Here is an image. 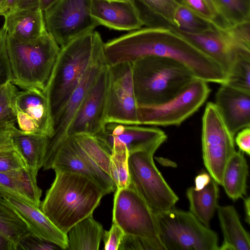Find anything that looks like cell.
Returning a JSON list of instances; mask_svg holds the SVG:
<instances>
[{
	"label": "cell",
	"mask_w": 250,
	"mask_h": 250,
	"mask_svg": "<svg viewBox=\"0 0 250 250\" xmlns=\"http://www.w3.org/2000/svg\"><path fill=\"white\" fill-rule=\"evenodd\" d=\"M109 66L149 56L173 60L206 82L222 84L226 74L212 59L171 28L141 27L104 43Z\"/></svg>",
	"instance_id": "1"
},
{
	"label": "cell",
	"mask_w": 250,
	"mask_h": 250,
	"mask_svg": "<svg viewBox=\"0 0 250 250\" xmlns=\"http://www.w3.org/2000/svg\"><path fill=\"white\" fill-rule=\"evenodd\" d=\"M54 171L55 179L40 208L60 230L67 234L76 224L93 214L104 194L98 185L86 176Z\"/></svg>",
	"instance_id": "2"
},
{
	"label": "cell",
	"mask_w": 250,
	"mask_h": 250,
	"mask_svg": "<svg viewBox=\"0 0 250 250\" xmlns=\"http://www.w3.org/2000/svg\"><path fill=\"white\" fill-rule=\"evenodd\" d=\"M138 105H157L178 94L195 77L185 66L165 57L149 56L131 63Z\"/></svg>",
	"instance_id": "3"
},
{
	"label": "cell",
	"mask_w": 250,
	"mask_h": 250,
	"mask_svg": "<svg viewBox=\"0 0 250 250\" xmlns=\"http://www.w3.org/2000/svg\"><path fill=\"white\" fill-rule=\"evenodd\" d=\"M6 49L12 83L23 90H44L60 46L47 31L28 42H19L7 35Z\"/></svg>",
	"instance_id": "4"
},
{
	"label": "cell",
	"mask_w": 250,
	"mask_h": 250,
	"mask_svg": "<svg viewBox=\"0 0 250 250\" xmlns=\"http://www.w3.org/2000/svg\"><path fill=\"white\" fill-rule=\"evenodd\" d=\"M92 32L83 34L60 47L44 89L53 121L79 84L91 61Z\"/></svg>",
	"instance_id": "5"
},
{
	"label": "cell",
	"mask_w": 250,
	"mask_h": 250,
	"mask_svg": "<svg viewBox=\"0 0 250 250\" xmlns=\"http://www.w3.org/2000/svg\"><path fill=\"white\" fill-rule=\"evenodd\" d=\"M155 215L164 250H219L217 233L190 211L174 207Z\"/></svg>",
	"instance_id": "6"
},
{
	"label": "cell",
	"mask_w": 250,
	"mask_h": 250,
	"mask_svg": "<svg viewBox=\"0 0 250 250\" xmlns=\"http://www.w3.org/2000/svg\"><path fill=\"white\" fill-rule=\"evenodd\" d=\"M154 153L138 151L129 154V185L154 214L175 207L179 198L153 161Z\"/></svg>",
	"instance_id": "7"
},
{
	"label": "cell",
	"mask_w": 250,
	"mask_h": 250,
	"mask_svg": "<svg viewBox=\"0 0 250 250\" xmlns=\"http://www.w3.org/2000/svg\"><path fill=\"white\" fill-rule=\"evenodd\" d=\"M210 91L207 82L195 78L178 94L165 103L138 105L140 125H179L200 108Z\"/></svg>",
	"instance_id": "8"
},
{
	"label": "cell",
	"mask_w": 250,
	"mask_h": 250,
	"mask_svg": "<svg viewBox=\"0 0 250 250\" xmlns=\"http://www.w3.org/2000/svg\"><path fill=\"white\" fill-rule=\"evenodd\" d=\"M234 137L214 103L208 102L202 118V156L208 173L219 185L226 165L235 151Z\"/></svg>",
	"instance_id": "9"
},
{
	"label": "cell",
	"mask_w": 250,
	"mask_h": 250,
	"mask_svg": "<svg viewBox=\"0 0 250 250\" xmlns=\"http://www.w3.org/2000/svg\"><path fill=\"white\" fill-rule=\"evenodd\" d=\"M91 3L92 0H59L43 12L46 30L60 47L99 25L91 15Z\"/></svg>",
	"instance_id": "10"
},
{
	"label": "cell",
	"mask_w": 250,
	"mask_h": 250,
	"mask_svg": "<svg viewBox=\"0 0 250 250\" xmlns=\"http://www.w3.org/2000/svg\"><path fill=\"white\" fill-rule=\"evenodd\" d=\"M112 222L118 225L125 234L147 239L158 250H164L158 236L155 214L129 187L115 190Z\"/></svg>",
	"instance_id": "11"
},
{
	"label": "cell",
	"mask_w": 250,
	"mask_h": 250,
	"mask_svg": "<svg viewBox=\"0 0 250 250\" xmlns=\"http://www.w3.org/2000/svg\"><path fill=\"white\" fill-rule=\"evenodd\" d=\"M109 66L105 122L140 125L131 63Z\"/></svg>",
	"instance_id": "12"
},
{
	"label": "cell",
	"mask_w": 250,
	"mask_h": 250,
	"mask_svg": "<svg viewBox=\"0 0 250 250\" xmlns=\"http://www.w3.org/2000/svg\"><path fill=\"white\" fill-rule=\"evenodd\" d=\"M91 61L79 84L53 119V133L49 138L47 150L51 149L67 136L68 128L90 87L103 68L107 64L104 42L100 34L94 31Z\"/></svg>",
	"instance_id": "13"
},
{
	"label": "cell",
	"mask_w": 250,
	"mask_h": 250,
	"mask_svg": "<svg viewBox=\"0 0 250 250\" xmlns=\"http://www.w3.org/2000/svg\"><path fill=\"white\" fill-rule=\"evenodd\" d=\"M109 66L105 65L90 87L72 121L67 135L87 134L93 136L104 127Z\"/></svg>",
	"instance_id": "14"
},
{
	"label": "cell",
	"mask_w": 250,
	"mask_h": 250,
	"mask_svg": "<svg viewBox=\"0 0 250 250\" xmlns=\"http://www.w3.org/2000/svg\"><path fill=\"white\" fill-rule=\"evenodd\" d=\"M19 129L27 133L50 138L53 133V121L44 90L29 89L18 91L14 100Z\"/></svg>",
	"instance_id": "15"
},
{
	"label": "cell",
	"mask_w": 250,
	"mask_h": 250,
	"mask_svg": "<svg viewBox=\"0 0 250 250\" xmlns=\"http://www.w3.org/2000/svg\"><path fill=\"white\" fill-rule=\"evenodd\" d=\"M94 137L101 143L111 140L121 142L126 146L129 154L138 151L154 154L167 139L165 133L158 128L117 123L106 124Z\"/></svg>",
	"instance_id": "16"
},
{
	"label": "cell",
	"mask_w": 250,
	"mask_h": 250,
	"mask_svg": "<svg viewBox=\"0 0 250 250\" xmlns=\"http://www.w3.org/2000/svg\"><path fill=\"white\" fill-rule=\"evenodd\" d=\"M171 28L215 62L224 71L226 76L237 50L239 48H246L234 41L228 28L220 29L214 26L209 31L193 33Z\"/></svg>",
	"instance_id": "17"
},
{
	"label": "cell",
	"mask_w": 250,
	"mask_h": 250,
	"mask_svg": "<svg viewBox=\"0 0 250 250\" xmlns=\"http://www.w3.org/2000/svg\"><path fill=\"white\" fill-rule=\"evenodd\" d=\"M215 101L216 108L232 135L250 127V93L221 84Z\"/></svg>",
	"instance_id": "18"
},
{
	"label": "cell",
	"mask_w": 250,
	"mask_h": 250,
	"mask_svg": "<svg viewBox=\"0 0 250 250\" xmlns=\"http://www.w3.org/2000/svg\"><path fill=\"white\" fill-rule=\"evenodd\" d=\"M8 204L21 218L30 233L62 250L67 247L66 234L60 230L39 208L0 193Z\"/></svg>",
	"instance_id": "19"
},
{
	"label": "cell",
	"mask_w": 250,
	"mask_h": 250,
	"mask_svg": "<svg viewBox=\"0 0 250 250\" xmlns=\"http://www.w3.org/2000/svg\"><path fill=\"white\" fill-rule=\"evenodd\" d=\"M91 13L99 25L111 29L131 31L143 26L131 0H92Z\"/></svg>",
	"instance_id": "20"
},
{
	"label": "cell",
	"mask_w": 250,
	"mask_h": 250,
	"mask_svg": "<svg viewBox=\"0 0 250 250\" xmlns=\"http://www.w3.org/2000/svg\"><path fill=\"white\" fill-rule=\"evenodd\" d=\"M3 17V26L7 35L18 41H30L47 32L43 12L40 8L16 10Z\"/></svg>",
	"instance_id": "21"
},
{
	"label": "cell",
	"mask_w": 250,
	"mask_h": 250,
	"mask_svg": "<svg viewBox=\"0 0 250 250\" xmlns=\"http://www.w3.org/2000/svg\"><path fill=\"white\" fill-rule=\"evenodd\" d=\"M143 25L146 27H174V17L184 0H131Z\"/></svg>",
	"instance_id": "22"
},
{
	"label": "cell",
	"mask_w": 250,
	"mask_h": 250,
	"mask_svg": "<svg viewBox=\"0 0 250 250\" xmlns=\"http://www.w3.org/2000/svg\"><path fill=\"white\" fill-rule=\"evenodd\" d=\"M224 241L219 250H250V237L231 205L218 206L216 209Z\"/></svg>",
	"instance_id": "23"
},
{
	"label": "cell",
	"mask_w": 250,
	"mask_h": 250,
	"mask_svg": "<svg viewBox=\"0 0 250 250\" xmlns=\"http://www.w3.org/2000/svg\"><path fill=\"white\" fill-rule=\"evenodd\" d=\"M12 138L16 150L23 159L26 166L38 174L44 165L49 137L43 135L25 133L14 126Z\"/></svg>",
	"instance_id": "24"
},
{
	"label": "cell",
	"mask_w": 250,
	"mask_h": 250,
	"mask_svg": "<svg viewBox=\"0 0 250 250\" xmlns=\"http://www.w3.org/2000/svg\"><path fill=\"white\" fill-rule=\"evenodd\" d=\"M186 195L190 212L203 224L209 228L210 222L218 206V184L212 178L202 189L196 190L193 187L188 188Z\"/></svg>",
	"instance_id": "25"
},
{
	"label": "cell",
	"mask_w": 250,
	"mask_h": 250,
	"mask_svg": "<svg viewBox=\"0 0 250 250\" xmlns=\"http://www.w3.org/2000/svg\"><path fill=\"white\" fill-rule=\"evenodd\" d=\"M248 174V165L244 153L235 151L226 165L221 184L227 195L233 201L246 195Z\"/></svg>",
	"instance_id": "26"
},
{
	"label": "cell",
	"mask_w": 250,
	"mask_h": 250,
	"mask_svg": "<svg viewBox=\"0 0 250 250\" xmlns=\"http://www.w3.org/2000/svg\"><path fill=\"white\" fill-rule=\"evenodd\" d=\"M93 214L82 220L67 233L68 250H98L104 232Z\"/></svg>",
	"instance_id": "27"
},
{
	"label": "cell",
	"mask_w": 250,
	"mask_h": 250,
	"mask_svg": "<svg viewBox=\"0 0 250 250\" xmlns=\"http://www.w3.org/2000/svg\"><path fill=\"white\" fill-rule=\"evenodd\" d=\"M100 144L110 153V177L117 189L127 188L130 180L128 165L129 153L126 146L116 140Z\"/></svg>",
	"instance_id": "28"
},
{
	"label": "cell",
	"mask_w": 250,
	"mask_h": 250,
	"mask_svg": "<svg viewBox=\"0 0 250 250\" xmlns=\"http://www.w3.org/2000/svg\"><path fill=\"white\" fill-rule=\"evenodd\" d=\"M222 84L250 93V49L239 48L237 50Z\"/></svg>",
	"instance_id": "29"
},
{
	"label": "cell",
	"mask_w": 250,
	"mask_h": 250,
	"mask_svg": "<svg viewBox=\"0 0 250 250\" xmlns=\"http://www.w3.org/2000/svg\"><path fill=\"white\" fill-rule=\"evenodd\" d=\"M29 232L26 225L8 204L0 193V233L16 247L21 239Z\"/></svg>",
	"instance_id": "30"
},
{
	"label": "cell",
	"mask_w": 250,
	"mask_h": 250,
	"mask_svg": "<svg viewBox=\"0 0 250 250\" xmlns=\"http://www.w3.org/2000/svg\"><path fill=\"white\" fill-rule=\"evenodd\" d=\"M175 28L180 31L203 33L211 30L213 25L183 4L176 10L174 17Z\"/></svg>",
	"instance_id": "31"
},
{
	"label": "cell",
	"mask_w": 250,
	"mask_h": 250,
	"mask_svg": "<svg viewBox=\"0 0 250 250\" xmlns=\"http://www.w3.org/2000/svg\"><path fill=\"white\" fill-rule=\"evenodd\" d=\"M28 187L27 178L21 168L0 172V193L7 194L28 203L26 196Z\"/></svg>",
	"instance_id": "32"
},
{
	"label": "cell",
	"mask_w": 250,
	"mask_h": 250,
	"mask_svg": "<svg viewBox=\"0 0 250 250\" xmlns=\"http://www.w3.org/2000/svg\"><path fill=\"white\" fill-rule=\"evenodd\" d=\"M72 136L88 156L110 176V153L93 136L78 134Z\"/></svg>",
	"instance_id": "33"
},
{
	"label": "cell",
	"mask_w": 250,
	"mask_h": 250,
	"mask_svg": "<svg viewBox=\"0 0 250 250\" xmlns=\"http://www.w3.org/2000/svg\"><path fill=\"white\" fill-rule=\"evenodd\" d=\"M18 91L11 82L0 85V129L15 125L14 100Z\"/></svg>",
	"instance_id": "34"
},
{
	"label": "cell",
	"mask_w": 250,
	"mask_h": 250,
	"mask_svg": "<svg viewBox=\"0 0 250 250\" xmlns=\"http://www.w3.org/2000/svg\"><path fill=\"white\" fill-rule=\"evenodd\" d=\"M231 26L250 21V0H217Z\"/></svg>",
	"instance_id": "35"
},
{
	"label": "cell",
	"mask_w": 250,
	"mask_h": 250,
	"mask_svg": "<svg viewBox=\"0 0 250 250\" xmlns=\"http://www.w3.org/2000/svg\"><path fill=\"white\" fill-rule=\"evenodd\" d=\"M7 31L0 29V85L12 82V75L6 49Z\"/></svg>",
	"instance_id": "36"
},
{
	"label": "cell",
	"mask_w": 250,
	"mask_h": 250,
	"mask_svg": "<svg viewBox=\"0 0 250 250\" xmlns=\"http://www.w3.org/2000/svg\"><path fill=\"white\" fill-rule=\"evenodd\" d=\"M61 249L58 246L42 240L30 232L22 237L19 242L17 250H54Z\"/></svg>",
	"instance_id": "37"
},
{
	"label": "cell",
	"mask_w": 250,
	"mask_h": 250,
	"mask_svg": "<svg viewBox=\"0 0 250 250\" xmlns=\"http://www.w3.org/2000/svg\"><path fill=\"white\" fill-rule=\"evenodd\" d=\"M25 166L24 161L16 150L0 152V172H6Z\"/></svg>",
	"instance_id": "38"
},
{
	"label": "cell",
	"mask_w": 250,
	"mask_h": 250,
	"mask_svg": "<svg viewBox=\"0 0 250 250\" xmlns=\"http://www.w3.org/2000/svg\"><path fill=\"white\" fill-rule=\"evenodd\" d=\"M158 250L150 241L140 237L125 234L118 250Z\"/></svg>",
	"instance_id": "39"
},
{
	"label": "cell",
	"mask_w": 250,
	"mask_h": 250,
	"mask_svg": "<svg viewBox=\"0 0 250 250\" xmlns=\"http://www.w3.org/2000/svg\"><path fill=\"white\" fill-rule=\"evenodd\" d=\"M125 233L116 223L112 222L109 230L104 232L103 239L105 250H118Z\"/></svg>",
	"instance_id": "40"
},
{
	"label": "cell",
	"mask_w": 250,
	"mask_h": 250,
	"mask_svg": "<svg viewBox=\"0 0 250 250\" xmlns=\"http://www.w3.org/2000/svg\"><path fill=\"white\" fill-rule=\"evenodd\" d=\"M39 8V0H5L0 8V16L12 11Z\"/></svg>",
	"instance_id": "41"
},
{
	"label": "cell",
	"mask_w": 250,
	"mask_h": 250,
	"mask_svg": "<svg viewBox=\"0 0 250 250\" xmlns=\"http://www.w3.org/2000/svg\"><path fill=\"white\" fill-rule=\"evenodd\" d=\"M213 15V24L215 27L220 29H225L231 26L228 21L217 0H204Z\"/></svg>",
	"instance_id": "42"
},
{
	"label": "cell",
	"mask_w": 250,
	"mask_h": 250,
	"mask_svg": "<svg viewBox=\"0 0 250 250\" xmlns=\"http://www.w3.org/2000/svg\"><path fill=\"white\" fill-rule=\"evenodd\" d=\"M183 4L199 16L213 24V15L204 0H184Z\"/></svg>",
	"instance_id": "43"
},
{
	"label": "cell",
	"mask_w": 250,
	"mask_h": 250,
	"mask_svg": "<svg viewBox=\"0 0 250 250\" xmlns=\"http://www.w3.org/2000/svg\"><path fill=\"white\" fill-rule=\"evenodd\" d=\"M235 142L239 150L247 155L250 154V127L243 128L237 132Z\"/></svg>",
	"instance_id": "44"
},
{
	"label": "cell",
	"mask_w": 250,
	"mask_h": 250,
	"mask_svg": "<svg viewBox=\"0 0 250 250\" xmlns=\"http://www.w3.org/2000/svg\"><path fill=\"white\" fill-rule=\"evenodd\" d=\"M13 125L0 129V152L15 149L12 134Z\"/></svg>",
	"instance_id": "45"
},
{
	"label": "cell",
	"mask_w": 250,
	"mask_h": 250,
	"mask_svg": "<svg viewBox=\"0 0 250 250\" xmlns=\"http://www.w3.org/2000/svg\"><path fill=\"white\" fill-rule=\"evenodd\" d=\"M211 179L208 173L202 172L195 177L194 188L196 190L202 189L209 183Z\"/></svg>",
	"instance_id": "46"
},
{
	"label": "cell",
	"mask_w": 250,
	"mask_h": 250,
	"mask_svg": "<svg viewBox=\"0 0 250 250\" xmlns=\"http://www.w3.org/2000/svg\"><path fill=\"white\" fill-rule=\"evenodd\" d=\"M0 250H16L15 246L1 233H0Z\"/></svg>",
	"instance_id": "47"
},
{
	"label": "cell",
	"mask_w": 250,
	"mask_h": 250,
	"mask_svg": "<svg viewBox=\"0 0 250 250\" xmlns=\"http://www.w3.org/2000/svg\"><path fill=\"white\" fill-rule=\"evenodd\" d=\"M59 0H39V8L45 12L55 4Z\"/></svg>",
	"instance_id": "48"
},
{
	"label": "cell",
	"mask_w": 250,
	"mask_h": 250,
	"mask_svg": "<svg viewBox=\"0 0 250 250\" xmlns=\"http://www.w3.org/2000/svg\"><path fill=\"white\" fill-rule=\"evenodd\" d=\"M250 198L248 197L244 199V208L245 212V221L249 224L250 223Z\"/></svg>",
	"instance_id": "49"
},
{
	"label": "cell",
	"mask_w": 250,
	"mask_h": 250,
	"mask_svg": "<svg viewBox=\"0 0 250 250\" xmlns=\"http://www.w3.org/2000/svg\"><path fill=\"white\" fill-rule=\"evenodd\" d=\"M5 0H0V8L2 6V4H3Z\"/></svg>",
	"instance_id": "50"
},
{
	"label": "cell",
	"mask_w": 250,
	"mask_h": 250,
	"mask_svg": "<svg viewBox=\"0 0 250 250\" xmlns=\"http://www.w3.org/2000/svg\"><path fill=\"white\" fill-rule=\"evenodd\" d=\"M112 0L125 1H129V0Z\"/></svg>",
	"instance_id": "51"
}]
</instances>
